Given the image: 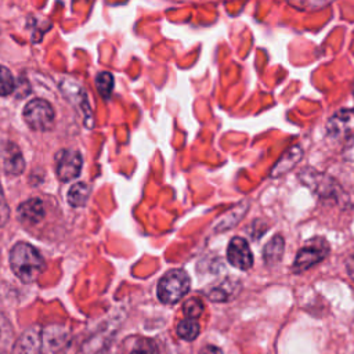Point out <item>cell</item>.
<instances>
[{
    "mask_svg": "<svg viewBox=\"0 0 354 354\" xmlns=\"http://www.w3.org/2000/svg\"><path fill=\"white\" fill-rule=\"evenodd\" d=\"M14 344V335L8 321L0 313V354H10Z\"/></svg>",
    "mask_w": 354,
    "mask_h": 354,
    "instance_id": "9a60e30c",
    "label": "cell"
},
{
    "mask_svg": "<svg viewBox=\"0 0 354 354\" xmlns=\"http://www.w3.org/2000/svg\"><path fill=\"white\" fill-rule=\"evenodd\" d=\"M10 266L12 272L24 283H30L44 271L46 263L39 250L26 242H19L10 252Z\"/></svg>",
    "mask_w": 354,
    "mask_h": 354,
    "instance_id": "7a4b0ae2",
    "label": "cell"
},
{
    "mask_svg": "<svg viewBox=\"0 0 354 354\" xmlns=\"http://www.w3.org/2000/svg\"><path fill=\"white\" fill-rule=\"evenodd\" d=\"M0 169L10 176H18L25 169V160L19 148L12 142L0 145Z\"/></svg>",
    "mask_w": 354,
    "mask_h": 354,
    "instance_id": "9c48e42d",
    "label": "cell"
},
{
    "mask_svg": "<svg viewBox=\"0 0 354 354\" xmlns=\"http://www.w3.org/2000/svg\"><path fill=\"white\" fill-rule=\"evenodd\" d=\"M129 354H158V348L153 340L147 337H138Z\"/></svg>",
    "mask_w": 354,
    "mask_h": 354,
    "instance_id": "d6986e66",
    "label": "cell"
},
{
    "mask_svg": "<svg viewBox=\"0 0 354 354\" xmlns=\"http://www.w3.org/2000/svg\"><path fill=\"white\" fill-rule=\"evenodd\" d=\"M347 271H348L351 279L354 281V254H351L347 260Z\"/></svg>",
    "mask_w": 354,
    "mask_h": 354,
    "instance_id": "d4e9b609",
    "label": "cell"
},
{
    "mask_svg": "<svg viewBox=\"0 0 354 354\" xmlns=\"http://www.w3.org/2000/svg\"><path fill=\"white\" fill-rule=\"evenodd\" d=\"M234 289L238 290V285L234 286V282H224L223 285L213 288L207 293V296L213 301H225V300H230L235 295Z\"/></svg>",
    "mask_w": 354,
    "mask_h": 354,
    "instance_id": "e0dca14e",
    "label": "cell"
},
{
    "mask_svg": "<svg viewBox=\"0 0 354 354\" xmlns=\"http://www.w3.org/2000/svg\"><path fill=\"white\" fill-rule=\"evenodd\" d=\"M183 313L187 318H191V319H196L198 317H201V314L203 313V303L196 299V297H192L187 301H184L183 304Z\"/></svg>",
    "mask_w": 354,
    "mask_h": 354,
    "instance_id": "44dd1931",
    "label": "cell"
},
{
    "mask_svg": "<svg viewBox=\"0 0 354 354\" xmlns=\"http://www.w3.org/2000/svg\"><path fill=\"white\" fill-rule=\"evenodd\" d=\"M199 354H223V351H221L218 347H216V346L207 344V346H205V347L201 348Z\"/></svg>",
    "mask_w": 354,
    "mask_h": 354,
    "instance_id": "cb8c5ba5",
    "label": "cell"
},
{
    "mask_svg": "<svg viewBox=\"0 0 354 354\" xmlns=\"http://www.w3.org/2000/svg\"><path fill=\"white\" fill-rule=\"evenodd\" d=\"M329 253V245L326 239L315 236L306 242V245L297 252L295 263H293V271L301 272L321 260H324Z\"/></svg>",
    "mask_w": 354,
    "mask_h": 354,
    "instance_id": "5b68a950",
    "label": "cell"
},
{
    "mask_svg": "<svg viewBox=\"0 0 354 354\" xmlns=\"http://www.w3.org/2000/svg\"><path fill=\"white\" fill-rule=\"evenodd\" d=\"M90 196V187L86 183H75L68 191L66 199L68 203L73 207H80L84 206L87 199Z\"/></svg>",
    "mask_w": 354,
    "mask_h": 354,
    "instance_id": "5bb4252c",
    "label": "cell"
},
{
    "mask_svg": "<svg viewBox=\"0 0 354 354\" xmlns=\"http://www.w3.org/2000/svg\"><path fill=\"white\" fill-rule=\"evenodd\" d=\"M69 330L62 325L33 326L18 342L19 354H55L66 346Z\"/></svg>",
    "mask_w": 354,
    "mask_h": 354,
    "instance_id": "6da1fadb",
    "label": "cell"
},
{
    "mask_svg": "<svg viewBox=\"0 0 354 354\" xmlns=\"http://www.w3.org/2000/svg\"><path fill=\"white\" fill-rule=\"evenodd\" d=\"M83 159L79 151L61 149L55 155V171L57 177L66 183L76 178L80 174Z\"/></svg>",
    "mask_w": 354,
    "mask_h": 354,
    "instance_id": "8992f818",
    "label": "cell"
},
{
    "mask_svg": "<svg viewBox=\"0 0 354 354\" xmlns=\"http://www.w3.org/2000/svg\"><path fill=\"white\" fill-rule=\"evenodd\" d=\"M199 330H201L199 324L191 318H185V319L180 321L177 325V335L187 342L196 339L199 335Z\"/></svg>",
    "mask_w": 354,
    "mask_h": 354,
    "instance_id": "2e32d148",
    "label": "cell"
},
{
    "mask_svg": "<svg viewBox=\"0 0 354 354\" xmlns=\"http://www.w3.org/2000/svg\"><path fill=\"white\" fill-rule=\"evenodd\" d=\"M8 217H10V209L0 191V227H3L8 221Z\"/></svg>",
    "mask_w": 354,
    "mask_h": 354,
    "instance_id": "603a6c76",
    "label": "cell"
},
{
    "mask_svg": "<svg viewBox=\"0 0 354 354\" xmlns=\"http://www.w3.org/2000/svg\"><path fill=\"white\" fill-rule=\"evenodd\" d=\"M59 88L62 90L65 98L72 104L75 105L82 113L83 116H87L90 118V113H91V109L88 106V101H87V95H86V91L84 88L73 79H65L62 80V83L59 84Z\"/></svg>",
    "mask_w": 354,
    "mask_h": 354,
    "instance_id": "30bf717a",
    "label": "cell"
},
{
    "mask_svg": "<svg viewBox=\"0 0 354 354\" xmlns=\"http://www.w3.org/2000/svg\"><path fill=\"white\" fill-rule=\"evenodd\" d=\"M303 152L299 147H293L290 149H288L282 158L278 160V163L272 167L271 170V176L274 177H278V176H282L283 173H286L288 170H290L301 158Z\"/></svg>",
    "mask_w": 354,
    "mask_h": 354,
    "instance_id": "7c38bea8",
    "label": "cell"
},
{
    "mask_svg": "<svg viewBox=\"0 0 354 354\" xmlns=\"http://www.w3.org/2000/svg\"><path fill=\"white\" fill-rule=\"evenodd\" d=\"M227 259L231 266L238 270H249L253 264V256L249 243L241 238L234 236L227 248Z\"/></svg>",
    "mask_w": 354,
    "mask_h": 354,
    "instance_id": "ba28073f",
    "label": "cell"
},
{
    "mask_svg": "<svg viewBox=\"0 0 354 354\" xmlns=\"http://www.w3.org/2000/svg\"><path fill=\"white\" fill-rule=\"evenodd\" d=\"M18 217L22 223L26 224H37L44 217V206L43 202L37 198L28 199L18 206Z\"/></svg>",
    "mask_w": 354,
    "mask_h": 354,
    "instance_id": "8fae6325",
    "label": "cell"
},
{
    "mask_svg": "<svg viewBox=\"0 0 354 354\" xmlns=\"http://www.w3.org/2000/svg\"><path fill=\"white\" fill-rule=\"evenodd\" d=\"M15 88V82L11 72L0 65V95H10Z\"/></svg>",
    "mask_w": 354,
    "mask_h": 354,
    "instance_id": "ffe728a7",
    "label": "cell"
},
{
    "mask_svg": "<svg viewBox=\"0 0 354 354\" xmlns=\"http://www.w3.org/2000/svg\"><path fill=\"white\" fill-rule=\"evenodd\" d=\"M283 248H285V242L283 238L281 235H275L272 236L267 243L266 248L263 250V259L266 261L267 266H274L277 264L283 254Z\"/></svg>",
    "mask_w": 354,
    "mask_h": 354,
    "instance_id": "4fadbf2b",
    "label": "cell"
},
{
    "mask_svg": "<svg viewBox=\"0 0 354 354\" xmlns=\"http://www.w3.org/2000/svg\"><path fill=\"white\" fill-rule=\"evenodd\" d=\"M326 131L336 141L354 138V109H340L326 123Z\"/></svg>",
    "mask_w": 354,
    "mask_h": 354,
    "instance_id": "52a82bcc",
    "label": "cell"
},
{
    "mask_svg": "<svg viewBox=\"0 0 354 354\" xmlns=\"http://www.w3.org/2000/svg\"><path fill=\"white\" fill-rule=\"evenodd\" d=\"M95 86L101 97L108 98L113 90V76L109 72H100L95 76Z\"/></svg>",
    "mask_w": 354,
    "mask_h": 354,
    "instance_id": "ac0fdd59",
    "label": "cell"
},
{
    "mask_svg": "<svg viewBox=\"0 0 354 354\" xmlns=\"http://www.w3.org/2000/svg\"><path fill=\"white\" fill-rule=\"evenodd\" d=\"M22 116L25 123L30 129L37 131H46L51 129L54 123L55 112L48 101L43 98H33L25 105L22 111Z\"/></svg>",
    "mask_w": 354,
    "mask_h": 354,
    "instance_id": "277c9868",
    "label": "cell"
},
{
    "mask_svg": "<svg viewBox=\"0 0 354 354\" xmlns=\"http://www.w3.org/2000/svg\"><path fill=\"white\" fill-rule=\"evenodd\" d=\"M293 7L299 10H314L329 4L333 0H288Z\"/></svg>",
    "mask_w": 354,
    "mask_h": 354,
    "instance_id": "7402d4cb",
    "label": "cell"
},
{
    "mask_svg": "<svg viewBox=\"0 0 354 354\" xmlns=\"http://www.w3.org/2000/svg\"><path fill=\"white\" fill-rule=\"evenodd\" d=\"M189 286L191 281L184 270H170L158 283V297L163 304H176L188 293Z\"/></svg>",
    "mask_w": 354,
    "mask_h": 354,
    "instance_id": "3957f363",
    "label": "cell"
}]
</instances>
